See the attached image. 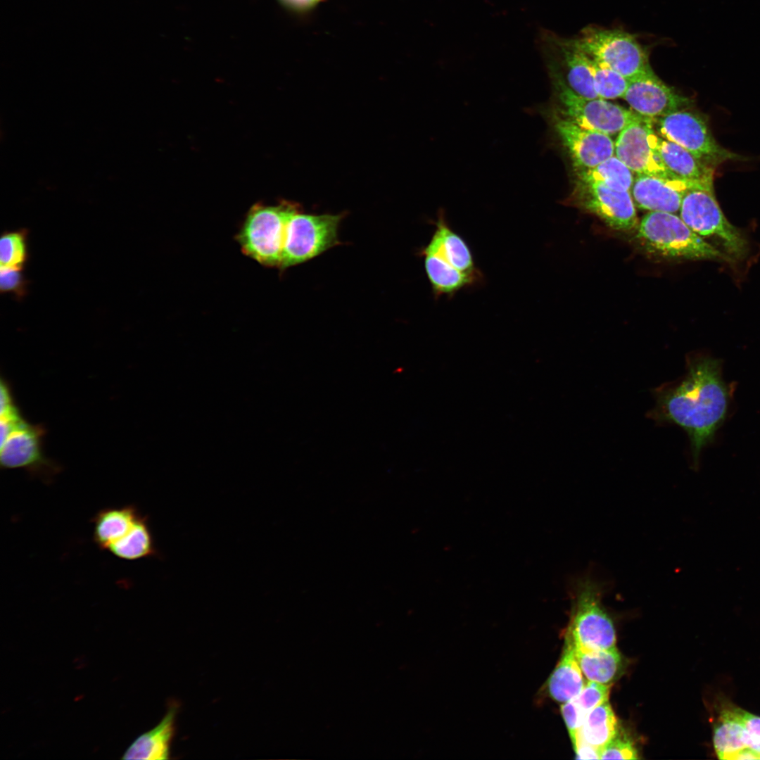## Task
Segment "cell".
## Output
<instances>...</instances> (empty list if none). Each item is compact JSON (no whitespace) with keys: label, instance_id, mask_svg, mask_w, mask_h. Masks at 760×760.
Returning a JSON list of instances; mask_svg holds the SVG:
<instances>
[{"label":"cell","instance_id":"cell-12","mask_svg":"<svg viewBox=\"0 0 760 760\" xmlns=\"http://www.w3.org/2000/svg\"><path fill=\"white\" fill-rule=\"evenodd\" d=\"M567 203L596 215L616 231L635 229L639 222L631 192L619 191L599 183L575 179Z\"/></svg>","mask_w":760,"mask_h":760},{"label":"cell","instance_id":"cell-14","mask_svg":"<svg viewBox=\"0 0 760 760\" xmlns=\"http://www.w3.org/2000/svg\"><path fill=\"white\" fill-rule=\"evenodd\" d=\"M652 128V119L641 115L631 122L618 134L614 155L637 175L677 181L650 144L649 133Z\"/></svg>","mask_w":760,"mask_h":760},{"label":"cell","instance_id":"cell-34","mask_svg":"<svg viewBox=\"0 0 760 760\" xmlns=\"http://www.w3.org/2000/svg\"><path fill=\"white\" fill-rule=\"evenodd\" d=\"M18 411L13 403L11 394L6 384L1 383V409L0 417H10L18 414Z\"/></svg>","mask_w":760,"mask_h":760},{"label":"cell","instance_id":"cell-11","mask_svg":"<svg viewBox=\"0 0 760 760\" xmlns=\"http://www.w3.org/2000/svg\"><path fill=\"white\" fill-rule=\"evenodd\" d=\"M537 45L550 77L559 78L582 97L599 98L594 87L590 59L578 47L575 37L566 38L549 30L540 29Z\"/></svg>","mask_w":760,"mask_h":760},{"label":"cell","instance_id":"cell-9","mask_svg":"<svg viewBox=\"0 0 760 760\" xmlns=\"http://www.w3.org/2000/svg\"><path fill=\"white\" fill-rule=\"evenodd\" d=\"M550 79L555 99L554 113L584 128L612 136L640 116L605 99L582 97L559 78Z\"/></svg>","mask_w":760,"mask_h":760},{"label":"cell","instance_id":"cell-4","mask_svg":"<svg viewBox=\"0 0 760 760\" xmlns=\"http://www.w3.org/2000/svg\"><path fill=\"white\" fill-rule=\"evenodd\" d=\"M300 210L298 203L284 200L253 205L236 235L242 253L262 266L279 268L288 222Z\"/></svg>","mask_w":760,"mask_h":760},{"label":"cell","instance_id":"cell-22","mask_svg":"<svg viewBox=\"0 0 760 760\" xmlns=\"http://www.w3.org/2000/svg\"><path fill=\"white\" fill-rule=\"evenodd\" d=\"M721 704L713 726V745L719 759H734L740 752L747 748L745 733L732 710V704Z\"/></svg>","mask_w":760,"mask_h":760},{"label":"cell","instance_id":"cell-23","mask_svg":"<svg viewBox=\"0 0 760 760\" xmlns=\"http://www.w3.org/2000/svg\"><path fill=\"white\" fill-rule=\"evenodd\" d=\"M106 551L119 559L127 561L158 557L159 552L155 544L148 517L141 514L131 529L123 537L112 543Z\"/></svg>","mask_w":760,"mask_h":760},{"label":"cell","instance_id":"cell-15","mask_svg":"<svg viewBox=\"0 0 760 760\" xmlns=\"http://www.w3.org/2000/svg\"><path fill=\"white\" fill-rule=\"evenodd\" d=\"M41 430L24 420L1 443L0 460L6 469H25L50 482L58 467L46 460L40 447Z\"/></svg>","mask_w":760,"mask_h":760},{"label":"cell","instance_id":"cell-21","mask_svg":"<svg viewBox=\"0 0 760 760\" xmlns=\"http://www.w3.org/2000/svg\"><path fill=\"white\" fill-rule=\"evenodd\" d=\"M141 512L134 505L106 507L92 517L93 540L101 550H106L123 537L134 526Z\"/></svg>","mask_w":760,"mask_h":760},{"label":"cell","instance_id":"cell-33","mask_svg":"<svg viewBox=\"0 0 760 760\" xmlns=\"http://www.w3.org/2000/svg\"><path fill=\"white\" fill-rule=\"evenodd\" d=\"M573 747L578 759H600V749L587 743L580 737L576 738Z\"/></svg>","mask_w":760,"mask_h":760},{"label":"cell","instance_id":"cell-25","mask_svg":"<svg viewBox=\"0 0 760 760\" xmlns=\"http://www.w3.org/2000/svg\"><path fill=\"white\" fill-rule=\"evenodd\" d=\"M618 732L616 717L607 701L595 707L586 715L576 738L580 737L601 749Z\"/></svg>","mask_w":760,"mask_h":760},{"label":"cell","instance_id":"cell-29","mask_svg":"<svg viewBox=\"0 0 760 760\" xmlns=\"http://www.w3.org/2000/svg\"><path fill=\"white\" fill-rule=\"evenodd\" d=\"M611 685L595 681L587 682L581 692L569 699L571 704L584 719L586 715L598 705L607 702Z\"/></svg>","mask_w":760,"mask_h":760},{"label":"cell","instance_id":"cell-2","mask_svg":"<svg viewBox=\"0 0 760 760\" xmlns=\"http://www.w3.org/2000/svg\"><path fill=\"white\" fill-rule=\"evenodd\" d=\"M435 230L419 254L435 298H451L459 291L479 284L483 275L464 239L448 224L440 210Z\"/></svg>","mask_w":760,"mask_h":760},{"label":"cell","instance_id":"cell-16","mask_svg":"<svg viewBox=\"0 0 760 760\" xmlns=\"http://www.w3.org/2000/svg\"><path fill=\"white\" fill-rule=\"evenodd\" d=\"M633 111L650 119L685 110L692 101L663 82L654 72L629 80L623 96Z\"/></svg>","mask_w":760,"mask_h":760},{"label":"cell","instance_id":"cell-7","mask_svg":"<svg viewBox=\"0 0 760 760\" xmlns=\"http://www.w3.org/2000/svg\"><path fill=\"white\" fill-rule=\"evenodd\" d=\"M679 213L691 229L704 239L714 241L730 259H742L747 255L748 241L725 217L714 189H688L682 199Z\"/></svg>","mask_w":760,"mask_h":760},{"label":"cell","instance_id":"cell-28","mask_svg":"<svg viewBox=\"0 0 760 760\" xmlns=\"http://www.w3.org/2000/svg\"><path fill=\"white\" fill-rule=\"evenodd\" d=\"M27 259V230L4 232L0 240L1 267L23 269Z\"/></svg>","mask_w":760,"mask_h":760},{"label":"cell","instance_id":"cell-30","mask_svg":"<svg viewBox=\"0 0 760 760\" xmlns=\"http://www.w3.org/2000/svg\"><path fill=\"white\" fill-rule=\"evenodd\" d=\"M732 710L744 728L747 747L760 757V716L733 704Z\"/></svg>","mask_w":760,"mask_h":760},{"label":"cell","instance_id":"cell-3","mask_svg":"<svg viewBox=\"0 0 760 760\" xmlns=\"http://www.w3.org/2000/svg\"><path fill=\"white\" fill-rule=\"evenodd\" d=\"M635 239L649 254L669 260L729 258L691 229L676 213L651 211L638 222Z\"/></svg>","mask_w":760,"mask_h":760},{"label":"cell","instance_id":"cell-17","mask_svg":"<svg viewBox=\"0 0 760 760\" xmlns=\"http://www.w3.org/2000/svg\"><path fill=\"white\" fill-rule=\"evenodd\" d=\"M649 142L673 178L692 188L714 189V169L677 144L659 136L653 126Z\"/></svg>","mask_w":760,"mask_h":760},{"label":"cell","instance_id":"cell-32","mask_svg":"<svg viewBox=\"0 0 760 760\" xmlns=\"http://www.w3.org/2000/svg\"><path fill=\"white\" fill-rule=\"evenodd\" d=\"M23 270L1 267L0 290L1 293H12L17 298H22L27 291V281L23 274Z\"/></svg>","mask_w":760,"mask_h":760},{"label":"cell","instance_id":"cell-20","mask_svg":"<svg viewBox=\"0 0 760 760\" xmlns=\"http://www.w3.org/2000/svg\"><path fill=\"white\" fill-rule=\"evenodd\" d=\"M574 640L568 630L561 658L547 680L550 696L560 703L572 699L581 692L585 684Z\"/></svg>","mask_w":760,"mask_h":760},{"label":"cell","instance_id":"cell-26","mask_svg":"<svg viewBox=\"0 0 760 760\" xmlns=\"http://www.w3.org/2000/svg\"><path fill=\"white\" fill-rule=\"evenodd\" d=\"M575 179L599 183L619 191H631L633 172L615 155L594 167L574 171Z\"/></svg>","mask_w":760,"mask_h":760},{"label":"cell","instance_id":"cell-8","mask_svg":"<svg viewBox=\"0 0 760 760\" xmlns=\"http://www.w3.org/2000/svg\"><path fill=\"white\" fill-rule=\"evenodd\" d=\"M345 215H313L301 210L294 214L286 227L279 269L305 262L338 245V227Z\"/></svg>","mask_w":760,"mask_h":760},{"label":"cell","instance_id":"cell-27","mask_svg":"<svg viewBox=\"0 0 760 760\" xmlns=\"http://www.w3.org/2000/svg\"><path fill=\"white\" fill-rule=\"evenodd\" d=\"M590 59L594 87L598 97L602 99L623 98L629 80L611 68Z\"/></svg>","mask_w":760,"mask_h":760},{"label":"cell","instance_id":"cell-35","mask_svg":"<svg viewBox=\"0 0 760 760\" xmlns=\"http://www.w3.org/2000/svg\"><path fill=\"white\" fill-rule=\"evenodd\" d=\"M284 6L295 11H306L317 5L321 0H279Z\"/></svg>","mask_w":760,"mask_h":760},{"label":"cell","instance_id":"cell-31","mask_svg":"<svg viewBox=\"0 0 760 760\" xmlns=\"http://www.w3.org/2000/svg\"><path fill=\"white\" fill-rule=\"evenodd\" d=\"M637 759L638 754L628 737L617 734L600 749V759Z\"/></svg>","mask_w":760,"mask_h":760},{"label":"cell","instance_id":"cell-18","mask_svg":"<svg viewBox=\"0 0 760 760\" xmlns=\"http://www.w3.org/2000/svg\"><path fill=\"white\" fill-rule=\"evenodd\" d=\"M692 188L679 181H670L637 175L631 189L635 205L643 210L676 213L679 212L685 192Z\"/></svg>","mask_w":760,"mask_h":760},{"label":"cell","instance_id":"cell-13","mask_svg":"<svg viewBox=\"0 0 760 760\" xmlns=\"http://www.w3.org/2000/svg\"><path fill=\"white\" fill-rule=\"evenodd\" d=\"M553 129L569 156L574 171L590 169L614 156L610 136L584 128L553 113Z\"/></svg>","mask_w":760,"mask_h":760},{"label":"cell","instance_id":"cell-10","mask_svg":"<svg viewBox=\"0 0 760 760\" xmlns=\"http://www.w3.org/2000/svg\"><path fill=\"white\" fill-rule=\"evenodd\" d=\"M654 131L662 138L683 147L703 163L716 169L726 161L738 160L717 143L702 115L685 110L652 119Z\"/></svg>","mask_w":760,"mask_h":760},{"label":"cell","instance_id":"cell-24","mask_svg":"<svg viewBox=\"0 0 760 760\" xmlns=\"http://www.w3.org/2000/svg\"><path fill=\"white\" fill-rule=\"evenodd\" d=\"M574 648L582 673L588 680L611 685L619 675L622 662L616 647L589 650L574 645Z\"/></svg>","mask_w":760,"mask_h":760},{"label":"cell","instance_id":"cell-1","mask_svg":"<svg viewBox=\"0 0 760 760\" xmlns=\"http://www.w3.org/2000/svg\"><path fill=\"white\" fill-rule=\"evenodd\" d=\"M721 367L720 360L692 357L680 381L655 393L651 417L659 422L673 423L687 432L695 467L702 448L713 441L728 412L730 392Z\"/></svg>","mask_w":760,"mask_h":760},{"label":"cell","instance_id":"cell-5","mask_svg":"<svg viewBox=\"0 0 760 760\" xmlns=\"http://www.w3.org/2000/svg\"><path fill=\"white\" fill-rule=\"evenodd\" d=\"M571 588L574 606L569 630L574 645L589 650L616 647L613 621L601 604L603 583L584 575L573 581Z\"/></svg>","mask_w":760,"mask_h":760},{"label":"cell","instance_id":"cell-19","mask_svg":"<svg viewBox=\"0 0 760 760\" xmlns=\"http://www.w3.org/2000/svg\"><path fill=\"white\" fill-rule=\"evenodd\" d=\"M177 709V704L172 703L160 722L153 729L139 736L129 747L122 759H168Z\"/></svg>","mask_w":760,"mask_h":760},{"label":"cell","instance_id":"cell-6","mask_svg":"<svg viewBox=\"0 0 760 760\" xmlns=\"http://www.w3.org/2000/svg\"><path fill=\"white\" fill-rule=\"evenodd\" d=\"M581 50L631 80L653 72L646 49L636 36L620 29L590 25L575 37Z\"/></svg>","mask_w":760,"mask_h":760}]
</instances>
